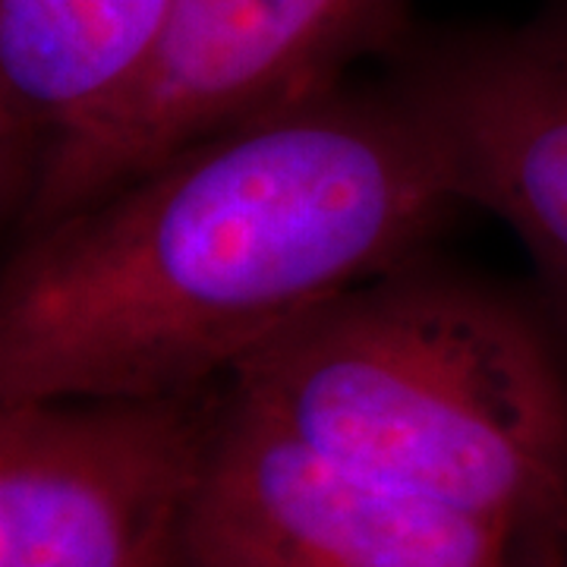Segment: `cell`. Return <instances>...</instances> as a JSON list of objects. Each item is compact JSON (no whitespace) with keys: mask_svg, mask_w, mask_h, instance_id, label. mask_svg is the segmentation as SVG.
<instances>
[{"mask_svg":"<svg viewBox=\"0 0 567 567\" xmlns=\"http://www.w3.org/2000/svg\"><path fill=\"white\" fill-rule=\"evenodd\" d=\"M177 0H0V199L17 224L41 167L121 102Z\"/></svg>","mask_w":567,"mask_h":567,"instance_id":"7","label":"cell"},{"mask_svg":"<svg viewBox=\"0 0 567 567\" xmlns=\"http://www.w3.org/2000/svg\"><path fill=\"white\" fill-rule=\"evenodd\" d=\"M461 208L391 85H324L17 234L0 404L224 388Z\"/></svg>","mask_w":567,"mask_h":567,"instance_id":"1","label":"cell"},{"mask_svg":"<svg viewBox=\"0 0 567 567\" xmlns=\"http://www.w3.org/2000/svg\"><path fill=\"white\" fill-rule=\"evenodd\" d=\"M227 398L517 543H567V344L483 284L413 256L252 353Z\"/></svg>","mask_w":567,"mask_h":567,"instance_id":"2","label":"cell"},{"mask_svg":"<svg viewBox=\"0 0 567 567\" xmlns=\"http://www.w3.org/2000/svg\"><path fill=\"white\" fill-rule=\"evenodd\" d=\"M227 385L0 404V567H183Z\"/></svg>","mask_w":567,"mask_h":567,"instance_id":"4","label":"cell"},{"mask_svg":"<svg viewBox=\"0 0 567 567\" xmlns=\"http://www.w3.org/2000/svg\"><path fill=\"white\" fill-rule=\"evenodd\" d=\"M401 13L404 0H177L121 102L41 167L17 234L341 82L353 58L401 39Z\"/></svg>","mask_w":567,"mask_h":567,"instance_id":"3","label":"cell"},{"mask_svg":"<svg viewBox=\"0 0 567 567\" xmlns=\"http://www.w3.org/2000/svg\"><path fill=\"white\" fill-rule=\"evenodd\" d=\"M514 567H567V543H558V539L524 543L517 548Z\"/></svg>","mask_w":567,"mask_h":567,"instance_id":"8","label":"cell"},{"mask_svg":"<svg viewBox=\"0 0 567 567\" xmlns=\"http://www.w3.org/2000/svg\"><path fill=\"white\" fill-rule=\"evenodd\" d=\"M517 536L306 445L227 398L183 567H514Z\"/></svg>","mask_w":567,"mask_h":567,"instance_id":"5","label":"cell"},{"mask_svg":"<svg viewBox=\"0 0 567 567\" xmlns=\"http://www.w3.org/2000/svg\"><path fill=\"white\" fill-rule=\"evenodd\" d=\"M391 80L461 205L511 227L567 344V10L391 44Z\"/></svg>","mask_w":567,"mask_h":567,"instance_id":"6","label":"cell"}]
</instances>
